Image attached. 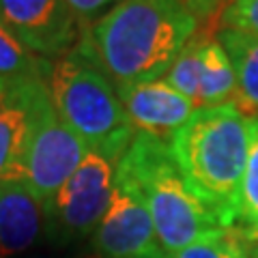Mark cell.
Segmentation results:
<instances>
[{"label": "cell", "instance_id": "cell-16", "mask_svg": "<svg viewBox=\"0 0 258 258\" xmlns=\"http://www.w3.org/2000/svg\"><path fill=\"white\" fill-rule=\"evenodd\" d=\"M258 220V118H249L247 159L239 191V222L252 224Z\"/></svg>", "mask_w": 258, "mask_h": 258}, {"label": "cell", "instance_id": "cell-14", "mask_svg": "<svg viewBox=\"0 0 258 258\" xmlns=\"http://www.w3.org/2000/svg\"><path fill=\"white\" fill-rule=\"evenodd\" d=\"M52 62L32 54L18 37H13L0 22V80L50 78Z\"/></svg>", "mask_w": 258, "mask_h": 258}, {"label": "cell", "instance_id": "cell-23", "mask_svg": "<svg viewBox=\"0 0 258 258\" xmlns=\"http://www.w3.org/2000/svg\"><path fill=\"white\" fill-rule=\"evenodd\" d=\"M28 258H56V256H45V254H35V256H28Z\"/></svg>", "mask_w": 258, "mask_h": 258}, {"label": "cell", "instance_id": "cell-26", "mask_svg": "<svg viewBox=\"0 0 258 258\" xmlns=\"http://www.w3.org/2000/svg\"><path fill=\"white\" fill-rule=\"evenodd\" d=\"M183 3H185V0H183Z\"/></svg>", "mask_w": 258, "mask_h": 258}, {"label": "cell", "instance_id": "cell-6", "mask_svg": "<svg viewBox=\"0 0 258 258\" xmlns=\"http://www.w3.org/2000/svg\"><path fill=\"white\" fill-rule=\"evenodd\" d=\"M86 153L84 142L62 123L47 93L32 112L24 183L45 205L78 170Z\"/></svg>", "mask_w": 258, "mask_h": 258}, {"label": "cell", "instance_id": "cell-12", "mask_svg": "<svg viewBox=\"0 0 258 258\" xmlns=\"http://www.w3.org/2000/svg\"><path fill=\"white\" fill-rule=\"evenodd\" d=\"M217 41L235 69V106L247 118H258V35L235 28H222Z\"/></svg>", "mask_w": 258, "mask_h": 258}, {"label": "cell", "instance_id": "cell-11", "mask_svg": "<svg viewBox=\"0 0 258 258\" xmlns=\"http://www.w3.org/2000/svg\"><path fill=\"white\" fill-rule=\"evenodd\" d=\"M45 235L43 203L24 181L0 183V258H15Z\"/></svg>", "mask_w": 258, "mask_h": 258}, {"label": "cell", "instance_id": "cell-17", "mask_svg": "<svg viewBox=\"0 0 258 258\" xmlns=\"http://www.w3.org/2000/svg\"><path fill=\"white\" fill-rule=\"evenodd\" d=\"M230 230H217L213 235L196 241L187 247H183L176 254H168V258H228V243H230Z\"/></svg>", "mask_w": 258, "mask_h": 258}, {"label": "cell", "instance_id": "cell-9", "mask_svg": "<svg viewBox=\"0 0 258 258\" xmlns=\"http://www.w3.org/2000/svg\"><path fill=\"white\" fill-rule=\"evenodd\" d=\"M93 247L99 258H155L166 254L147 207L116 185L108 213L93 230Z\"/></svg>", "mask_w": 258, "mask_h": 258}, {"label": "cell", "instance_id": "cell-4", "mask_svg": "<svg viewBox=\"0 0 258 258\" xmlns=\"http://www.w3.org/2000/svg\"><path fill=\"white\" fill-rule=\"evenodd\" d=\"M78 43L52 62L47 78L52 103L88 151L116 166L134 140L136 127L118 99L114 82L103 74L88 47Z\"/></svg>", "mask_w": 258, "mask_h": 258}, {"label": "cell", "instance_id": "cell-21", "mask_svg": "<svg viewBox=\"0 0 258 258\" xmlns=\"http://www.w3.org/2000/svg\"><path fill=\"white\" fill-rule=\"evenodd\" d=\"M224 3V0H185V5L189 7L194 13H207L211 11V7Z\"/></svg>", "mask_w": 258, "mask_h": 258}, {"label": "cell", "instance_id": "cell-18", "mask_svg": "<svg viewBox=\"0 0 258 258\" xmlns=\"http://www.w3.org/2000/svg\"><path fill=\"white\" fill-rule=\"evenodd\" d=\"M224 28L258 35V0H230L222 15Z\"/></svg>", "mask_w": 258, "mask_h": 258}, {"label": "cell", "instance_id": "cell-24", "mask_svg": "<svg viewBox=\"0 0 258 258\" xmlns=\"http://www.w3.org/2000/svg\"><path fill=\"white\" fill-rule=\"evenodd\" d=\"M155 258H168V254H161V256H155Z\"/></svg>", "mask_w": 258, "mask_h": 258}, {"label": "cell", "instance_id": "cell-8", "mask_svg": "<svg viewBox=\"0 0 258 258\" xmlns=\"http://www.w3.org/2000/svg\"><path fill=\"white\" fill-rule=\"evenodd\" d=\"M47 93L45 78L0 80V183L24 181L32 112Z\"/></svg>", "mask_w": 258, "mask_h": 258}, {"label": "cell", "instance_id": "cell-15", "mask_svg": "<svg viewBox=\"0 0 258 258\" xmlns=\"http://www.w3.org/2000/svg\"><path fill=\"white\" fill-rule=\"evenodd\" d=\"M205 37L194 35L185 47L179 52V56L174 58L172 67L166 74V82L174 86L181 95H185L187 99L196 106L198 99V82H200V47H203Z\"/></svg>", "mask_w": 258, "mask_h": 258}, {"label": "cell", "instance_id": "cell-1", "mask_svg": "<svg viewBox=\"0 0 258 258\" xmlns=\"http://www.w3.org/2000/svg\"><path fill=\"white\" fill-rule=\"evenodd\" d=\"M183 0H120L95 20L82 41L114 86L161 80L196 35Z\"/></svg>", "mask_w": 258, "mask_h": 258}, {"label": "cell", "instance_id": "cell-13", "mask_svg": "<svg viewBox=\"0 0 258 258\" xmlns=\"http://www.w3.org/2000/svg\"><path fill=\"white\" fill-rule=\"evenodd\" d=\"M237 80L228 54L217 39H207L200 47V82L196 108L222 106L235 101Z\"/></svg>", "mask_w": 258, "mask_h": 258}, {"label": "cell", "instance_id": "cell-5", "mask_svg": "<svg viewBox=\"0 0 258 258\" xmlns=\"http://www.w3.org/2000/svg\"><path fill=\"white\" fill-rule=\"evenodd\" d=\"M112 194L114 164L88 151L69 181L43 205L45 235L60 243L86 237L108 213Z\"/></svg>", "mask_w": 258, "mask_h": 258}, {"label": "cell", "instance_id": "cell-2", "mask_svg": "<svg viewBox=\"0 0 258 258\" xmlns=\"http://www.w3.org/2000/svg\"><path fill=\"white\" fill-rule=\"evenodd\" d=\"M247 140L249 118L228 101L196 108L168 142L185 183L224 230L239 222Z\"/></svg>", "mask_w": 258, "mask_h": 258}, {"label": "cell", "instance_id": "cell-7", "mask_svg": "<svg viewBox=\"0 0 258 258\" xmlns=\"http://www.w3.org/2000/svg\"><path fill=\"white\" fill-rule=\"evenodd\" d=\"M0 22L45 60L62 58L80 39V20L67 0H0Z\"/></svg>", "mask_w": 258, "mask_h": 258}, {"label": "cell", "instance_id": "cell-20", "mask_svg": "<svg viewBox=\"0 0 258 258\" xmlns=\"http://www.w3.org/2000/svg\"><path fill=\"white\" fill-rule=\"evenodd\" d=\"M228 258H252L247 254V249L243 247V243H241V237L237 235L235 230H232L230 235V243H228Z\"/></svg>", "mask_w": 258, "mask_h": 258}, {"label": "cell", "instance_id": "cell-10", "mask_svg": "<svg viewBox=\"0 0 258 258\" xmlns=\"http://www.w3.org/2000/svg\"><path fill=\"white\" fill-rule=\"evenodd\" d=\"M118 99L123 103L136 132L170 142L174 132L187 120L196 106L170 86L164 78L136 84H118Z\"/></svg>", "mask_w": 258, "mask_h": 258}, {"label": "cell", "instance_id": "cell-25", "mask_svg": "<svg viewBox=\"0 0 258 258\" xmlns=\"http://www.w3.org/2000/svg\"><path fill=\"white\" fill-rule=\"evenodd\" d=\"M254 258H258V247H256V249H254Z\"/></svg>", "mask_w": 258, "mask_h": 258}, {"label": "cell", "instance_id": "cell-19", "mask_svg": "<svg viewBox=\"0 0 258 258\" xmlns=\"http://www.w3.org/2000/svg\"><path fill=\"white\" fill-rule=\"evenodd\" d=\"M116 3H120V0H67V5L71 7V11L76 13L80 24L99 20L101 15L110 11Z\"/></svg>", "mask_w": 258, "mask_h": 258}, {"label": "cell", "instance_id": "cell-22", "mask_svg": "<svg viewBox=\"0 0 258 258\" xmlns=\"http://www.w3.org/2000/svg\"><path fill=\"white\" fill-rule=\"evenodd\" d=\"M237 235L245 241H252V243H258V220L252 224H245L243 230H237Z\"/></svg>", "mask_w": 258, "mask_h": 258}, {"label": "cell", "instance_id": "cell-3", "mask_svg": "<svg viewBox=\"0 0 258 258\" xmlns=\"http://www.w3.org/2000/svg\"><path fill=\"white\" fill-rule=\"evenodd\" d=\"M114 185L134 194L147 207L166 254H176L224 230L185 183L166 140L136 132L132 144L114 166Z\"/></svg>", "mask_w": 258, "mask_h": 258}]
</instances>
